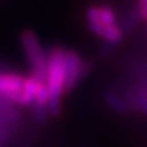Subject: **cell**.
<instances>
[{
    "mask_svg": "<svg viewBox=\"0 0 147 147\" xmlns=\"http://www.w3.org/2000/svg\"><path fill=\"white\" fill-rule=\"evenodd\" d=\"M65 54L66 49L58 45L52 47L48 52L45 85L48 90V111L51 117H57L61 114L66 79Z\"/></svg>",
    "mask_w": 147,
    "mask_h": 147,
    "instance_id": "1",
    "label": "cell"
},
{
    "mask_svg": "<svg viewBox=\"0 0 147 147\" xmlns=\"http://www.w3.org/2000/svg\"><path fill=\"white\" fill-rule=\"evenodd\" d=\"M112 51H114V45H111V44H109V43H103V45H102L101 49H99V56L109 57Z\"/></svg>",
    "mask_w": 147,
    "mask_h": 147,
    "instance_id": "13",
    "label": "cell"
},
{
    "mask_svg": "<svg viewBox=\"0 0 147 147\" xmlns=\"http://www.w3.org/2000/svg\"><path fill=\"white\" fill-rule=\"evenodd\" d=\"M39 84H40V81L36 80L32 76H28V78L25 79V84H23V89L20 97V105L18 106H22V107L32 106L36 92H38V88H39Z\"/></svg>",
    "mask_w": 147,
    "mask_h": 147,
    "instance_id": "7",
    "label": "cell"
},
{
    "mask_svg": "<svg viewBox=\"0 0 147 147\" xmlns=\"http://www.w3.org/2000/svg\"><path fill=\"white\" fill-rule=\"evenodd\" d=\"M98 13H99V18L103 26H110V25H115L116 22V14H115L114 9L109 5H98Z\"/></svg>",
    "mask_w": 147,
    "mask_h": 147,
    "instance_id": "11",
    "label": "cell"
},
{
    "mask_svg": "<svg viewBox=\"0 0 147 147\" xmlns=\"http://www.w3.org/2000/svg\"><path fill=\"white\" fill-rule=\"evenodd\" d=\"M65 69H66L65 94H70L76 88V85L89 75V72L92 71V65L89 61H84L78 52L66 49Z\"/></svg>",
    "mask_w": 147,
    "mask_h": 147,
    "instance_id": "3",
    "label": "cell"
},
{
    "mask_svg": "<svg viewBox=\"0 0 147 147\" xmlns=\"http://www.w3.org/2000/svg\"><path fill=\"white\" fill-rule=\"evenodd\" d=\"M25 79V76L14 72H0V98L9 103L20 105Z\"/></svg>",
    "mask_w": 147,
    "mask_h": 147,
    "instance_id": "4",
    "label": "cell"
},
{
    "mask_svg": "<svg viewBox=\"0 0 147 147\" xmlns=\"http://www.w3.org/2000/svg\"><path fill=\"white\" fill-rule=\"evenodd\" d=\"M103 99L106 102V105L112 110L115 111L116 114H120V115H128L133 111L132 107L129 106L128 101L125 99V97L123 96L121 93L116 92L115 89L112 88H107L105 89L103 92Z\"/></svg>",
    "mask_w": 147,
    "mask_h": 147,
    "instance_id": "6",
    "label": "cell"
},
{
    "mask_svg": "<svg viewBox=\"0 0 147 147\" xmlns=\"http://www.w3.org/2000/svg\"><path fill=\"white\" fill-rule=\"evenodd\" d=\"M137 10L141 20L147 22V0H138L137 3Z\"/></svg>",
    "mask_w": 147,
    "mask_h": 147,
    "instance_id": "12",
    "label": "cell"
},
{
    "mask_svg": "<svg viewBox=\"0 0 147 147\" xmlns=\"http://www.w3.org/2000/svg\"><path fill=\"white\" fill-rule=\"evenodd\" d=\"M34 109V119L38 124H44L49 119V111H48V90H47L45 83L39 84L38 92H36L35 99L32 103Z\"/></svg>",
    "mask_w": 147,
    "mask_h": 147,
    "instance_id": "5",
    "label": "cell"
},
{
    "mask_svg": "<svg viewBox=\"0 0 147 147\" xmlns=\"http://www.w3.org/2000/svg\"><path fill=\"white\" fill-rule=\"evenodd\" d=\"M123 38H124V32H123L121 27L117 23H115V25L105 26L103 35L101 39H103L105 43H109L115 47L123 40Z\"/></svg>",
    "mask_w": 147,
    "mask_h": 147,
    "instance_id": "9",
    "label": "cell"
},
{
    "mask_svg": "<svg viewBox=\"0 0 147 147\" xmlns=\"http://www.w3.org/2000/svg\"><path fill=\"white\" fill-rule=\"evenodd\" d=\"M141 21V17L140 14H138V10L137 8L136 9H132L129 13H127V16L124 17V20H123V22L120 23V27H121L123 32H130V31H133V28L136 27V26L138 25V22Z\"/></svg>",
    "mask_w": 147,
    "mask_h": 147,
    "instance_id": "10",
    "label": "cell"
},
{
    "mask_svg": "<svg viewBox=\"0 0 147 147\" xmlns=\"http://www.w3.org/2000/svg\"><path fill=\"white\" fill-rule=\"evenodd\" d=\"M86 23H88V27L94 35L102 38L103 35V30L105 26L102 25L101 18H99V13H98V5H90V7L86 8Z\"/></svg>",
    "mask_w": 147,
    "mask_h": 147,
    "instance_id": "8",
    "label": "cell"
},
{
    "mask_svg": "<svg viewBox=\"0 0 147 147\" xmlns=\"http://www.w3.org/2000/svg\"><path fill=\"white\" fill-rule=\"evenodd\" d=\"M21 45L31 66L30 76L35 78L40 83H45L48 52L43 48L36 34L32 30H23L21 32Z\"/></svg>",
    "mask_w": 147,
    "mask_h": 147,
    "instance_id": "2",
    "label": "cell"
}]
</instances>
